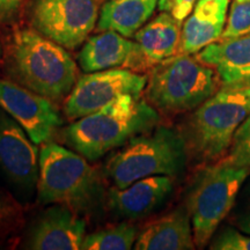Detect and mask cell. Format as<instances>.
Returning <instances> with one entry per match:
<instances>
[{
	"instance_id": "obj_1",
	"label": "cell",
	"mask_w": 250,
	"mask_h": 250,
	"mask_svg": "<svg viewBox=\"0 0 250 250\" xmlns=\"http://www.w3.org/2000/svg\"><path fill=\"white\" fill-rule=\"evenodd\" d=\"M5 72L19 85L51 101L67 98L78 80L77 64L65 48L28 28L12 34Z\"/></svg>"
},
{
	"instance_id": "obj_2",
	"label": "cell",
	"mask_w": 250,
	"mask_h": 250,
	"mask_svg": "<svg viewBox=\"0 0 250 250\" xmlns=\"http://www.w3.org/2000/svg\"><path fill=\"white\" fill-rule=\"evenodd\" d=\"M160 122L159 111L140 95L125 94L77 120L64 131L66 143L86 158L98 160L131 138L152 130Z\"/></svg>"
},
{
	"instance_id": "obj_3",
	"label": "cell",
	"mask_w": 250,
	"mask_h": 250,
	"mask_svg": "<svg viewBox=\"0 0 250 250\" xmlns=\"http://www.w3.org/2000/svg\"><path fill=\"white\" fill-rule=\"evenodd\" d=\"M250 114V86H221L184 122L189 158L208 165L227 154L236 130Z\"/></svg>"
},
{
	"instance_id": "obj_4",
	"label": "cell",
	"mask_w": 250,
	"mask_h": 250,
	"mask_svg": "<svg viewBox=\"0 0 250 250\" xmlns=\"http://www.w3.org/2000/svg\"><path fill=\"white\" fill-rule=\"evenodd\" d=\"M102 196L98 170L86 158L55 143L43 145L37 181L41 204H64L76 211H90L99 205Z\"/></svg>"
},
{
	"instance_id": "obj_5",
	"label": "cell",
	"mask_w": 250,
	"mask_h": 250,
	"mask_svg": "<svg viewBox=\"0 0 250 250\" xmlns=\"http://www.w3.org/2000/svg\"><path fill=\"white\" fill-rule=\"evenodd\" d=\"M188 161L189 153L182 134L162 125L131 138L108 161L105 171L115 187L122 189L153 175L180 176Z\"/></svg>"
},
{
	"instance_id": "obj_6",
	"label": "cell",
	"mask_w": 250,
	"mask_h": 250,
	"mask_svg": "<svg viewBox=\"0 0 250 250\" xmlns=\"http://www.w3.org/2000/svg\"><path fill=\"white\" fill-rule=\"evenodd\" d=\"M223 86L213 68L195 56L177 54L151 68L145 99L165 115L195 110Z\"/></svg>"
},
{
	"instance_id": "obj_7",
	"label": "cell",
	"mask_w": 250,
	"mask_h": 250,
	"mask_svg": "<svg viewBox=\"0 0 250 250\" xmlns=\"http://www.w3.org/2000/svg\"><path fill=\"white\" fill-rule=\"evenodd\" d=\"M250 174V167L226 159L205 165L193 177L187 195L196 248L203 249L235 204L237 193Z\"/></svg>"
},
{
	"instance_id": "obj_8",
	"label": "cell",
	"mask_w": 250,
	"mask_h": 250,
	"mask_svg": "<svg viewBox=\"0 0 250 250\" xmlns=\"http://www.w3.org/2000/svg\"><path fill=\"white\" fill-rule=\"evenodd\" d=\"M98 18V0H35L30 12L36 31L71 50L88 39Z\"/></svg>"
},
{
	"instance_id": "obj_9",
	"label": "cell",
	"mask_w": 250,
	"mask_h": 250,
	"mask_svg": "<svg viewBox=\"0 0 250 250\" xmlns=\"http://www.w3.org/2000/svg\"><path fill=\"white\" fill-rule=\"evenodd\" d=\"M147 77L126 68L90 72L78 78L64 103V114L79 120L100 110L125 94L142 95Z\"/></svg>"
},
{
	"instance_id": "obj_10",
	"label": "cell",
	"mask_w": 250,
	"mask_h": 250,
	"mask_svg": "<svg viewBox=\"0 0 250 250\" xmlns=\"http://www.w3.org/2000/svg\"><path fill=\"white\" fill-rule=\"evenodd\" d=\"M0 108L26 130L36 145L49 143L62 125L61 114L51 100L13 80L0 79Z\"/></svg>"
},
{
	"instance_id": "obj_11",
	"label": "cell",
	"mask_w": 250,
	"mask_h": 250,
	"mask_svg": "<svg viewBox=\"0 0 250 250\" xmlns=\"http://www.w3.org/2000/svg\"><path fill=\"white\" fill-rule=\"evenodd\" d=\"M0 168L19 187L30 189L39 181L37 145L2 108H0Z\"/></svg>"
},
{
	"instance_id": "obj_12",
	"label": "cell",
	"mask_w": 250,
	"mask_h": 250,
	"mask_svg": "<svg viewBox=\"0 0 250 250\" xmlns=\"http://www.w3.org/2000/svg\"><path fill=\"white\" fill-rule=\"evenodd\" d=\"M86 236V221L64 204H52L30 228L27 248L34 250H77Z\"/></svg>"
},
{
	"instance_id": "obj_13",
	"label": "cell",
	"mask_w": 250,
	"mask_h": 250,
	"mask_svg": "<svg viewBox=\"0 0 250 250\" xmlns=\"http://www.w3.org/2000/svg\"><path fill=\"white\" fill-rule=\"evenodd\" d=\"M174 179L168 175H153L126 188H112L107 196L109 208L131 220L147 217L169 199L174 191Z\"/></svg>"
},
{
	"instance_id": "obj_14",
	"label": "cell",
	"mask_w": 250,
	"mask_h": 250,
	"mask_svg": "<svg viewBox=\"0 0 250 250\" xmlns=\"http://www.w3.org/2000/svg\"><path fill=\"white\" fill-rule=\"evenodd\" d=\"M195 57L217 72L223 86H250V33L215 41Z\"/></svg>"
},
{
	"instance_id": "obj_15",
	"label": "cell",
	"mask_w": 250,
	"mask_h": 250,
	"mask_svg": "<svg viewBox=\"0 0 250 250\" xmlns=\"http://www.w3.org/2000/svg\"><path fill=\"white\" fill-rule=\"evenodd\" d=\"M138 57L137 42L116 31L105 30L86 40L79 55V64L86 73L121 66L137 72Z\"/></svg>"
},
{
	"instance_id": "obj_16",
	"label": "cell",
	"mask_w": 250,
	"mask_h": 250,
	"mask_svg": "<svg viewBox=\"0 0 250 250\" xmlns=\"http://www.w3.org/2000/svg\"><path fill=\"white\" fill-rule=\"evenodd\" d=\"M181 23L173 15L161 12L137 31L134 39L139 48L138 72L151 70L165 59L179 54Z\"/></svg>"
},
{
	"instance_id": "obj_17",
	"label": "cell",
	"mask_w": 250,
	"mask_h": 250,
	"mask_svg": "<svg viewBox=\"0 0 250 250\" xmlns=\"http://www.w3.org/2000/svg\"><path fill=\"white\" fill-rule=\"evenodd\" d=\"M196 248L190 213L187 206L153 220L137 236V250H192Z\"/></svg>"
},
{
	"instance_id": "obj_18",
	"label": "cell",
	"mask_w": 250,
	"mask_h": 250,
	"mask_svg": "<svg viewBox=\"0 0 250 250\" xmlns=\"http://www.w3.org/2000/svg\"><path fill=\"white\" fill-rule=\"evenodd\" d=\"M229 1L210 0L195 6L193 13L183 24L179 54L195 55L220 40L226 26Z\"/></svg>"
},
{
	"instance_id": "obj_19",
	"label": "cell",
	"mask_w": 250,
	"mask_h": 250,
	"mask_svg": "<svg viewBox=\"0 0 250 250\" xmlns=\"http://www.w3.org/2000/svg\"><path fill=\"white\" fill-rule=\"evenodd\" d=\"M159 0H108L100 11L98 30L133 37L154 13Z\"/></svg>"
},
{
	"instance_id": "obj_20",
	"label": "cell",
	"mask_w": 250,
	"mask_h": 250,
	"mask_svg": "<svg viewBox=\"0 0 250 250\" xmlns=\"http://www.w3.org/2000/svg\"><path fill=\"white\" fill-rule=\"evenodd\" d=\"M137 240V228L130 223L90 233L85 236L81 250H130Z\"/></svg>"
},
{
	"instance_id": "obj_21",
	"label": "cell",
	"mask_w": 250,
	"mask_h": 250,
	"mask_svg": "<svg viewBox=\"0 0 250 250\" xmlns=\"http://www.w3.org/2000/svg\"><path fill=\"white\" fill-rule=\"evenodd\" d=\"M22 224V206L8 192L0 189V237H6L17 232Z\"/></svg>"
},
{
	"instance_id": "obj_22",
	"label": "cell",
	"mask_w": 250,
	"mask_h": 250,
	"mask_svg": "<svg viewBox=\"0 0 250 250\" xmlns=\"http://www.w3.org/2000/svg\"><path fill=\"white\" fill-rule=\"evenodd\" d=\"M212 250H250V235L233 225L219 226L208 242Z\"/></svg>"
},
{
	"instance_id": "obj_23",
	"label": "cell",
	"mask_w": 250,
	"mask_h": 250,
	"mask_svg": "<svg viewBox=\"0 0 250 250\" xmlns=\"http://www.w3.org/2000/svg\"><path fill=\"white\" fill-rule=\"evenodd\" d=\"M250 33V0L234 1L230 6L226 26L221 34L220 40H228L239 37Z\"/></svg>"
},
{
	"instance_id": "obj_24",
	"label": "cell",
	"mask_w": 250,
	"mask_h": 250,
	"mask_svg": "<svg viewBox=\"0 0 250 250\" xmlns=\"http://www.w3.org/2000/svg\"><path fill=\"white\" fill-rule=\"evenodd\" d=\"M224 159L230 164L250 167V114L236 130Z\"/></svg>"
},
{
	"instance_id": "obj_25",
	"label": "cell",
	"mask_w": 250,
	"mask_h": 250,
	"mask_svg": "<svg viewBox=\"0 0 250 250\" xmlns=\"http://www.w3.org/2000/svg\"><path fill=\"white\" fill-rule=\"evenodd\" d=\"M228 224L250 235V174L237 193L235 204L228 214Z\"/></svg>"
},
{
	"instance_id": "obj_26",
	"label": "cell",
	"mask_w": 250,
	"mask_h": 250,
	"mask_svg": "<svg viewBox=\"0 0 250 250\" xmlns=\"http://www.w3.org/2000/svg\"><path fill=\"white\" fill-rule=\"evenodd\" d=\"M198 0H159L160 12H167L180 22H183L191 13Z\"/></svg>"
},
{
	"instance_id": "obj_27",
	"label": "cell",
	"mask_w": 250,
	"mask_h": 250,
	"mask_svg": "<svg viewBox=\"0 0 250 250\" xmlns=\"http://www.w3.org/2000/svg\"><path fill=\"white\" fill-rule=\"evenodd\" d=\"M22 0H0V22L12 20L17 15Z\"/></svg>"
},
{
	"instance_id": "obj_28",
	"label": "cell",
	"mask_w": 250,
	"mask_h": 250,
	"mask_svg": "<svg viewBox=\"0 0 250 250\" xmlns=\"http://www.w3.org/2000/svg\"><path fill=\"white\" fill-rule=\"evenodd\" d=\"M206 1H210V0H198V1H197V4H196V5H199V4H204V2H206Z\"/></svg>"
},
{
	"instance_id": "obj_29",
	"label": "cell",
	"mask_w": 250,
	"mask_h": 250,
	"mask_svg": "<svg viewBox=\"0 0 250 250\" xmlns=\"http://www.w3.org/2000/svg\"><path fill=\"white\" fill-rule=\"evenodd\" d=\"M2 57V49H1V44H0V61H1Z\"/></svg>"
},
{
	"instance_id": "obj_30",
	"label": "cell",
	"mask_w": 250,
	"mask_h": 250,
	"mask_svg": "<svg viewBox=\"0 0 250 250\" xmlns=\"http://www.w3.org/2000/svg\"><path fill=\"white\" fill-rule=\"evenodd\" d=\"M235 1H239V2H242V1H247V0H235Z\"/></svg>"
}]
</instances>
